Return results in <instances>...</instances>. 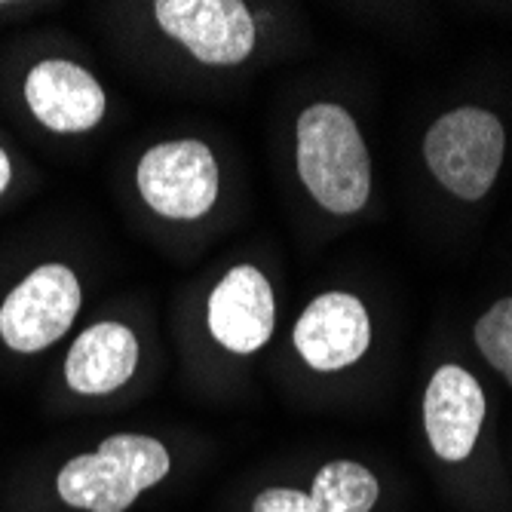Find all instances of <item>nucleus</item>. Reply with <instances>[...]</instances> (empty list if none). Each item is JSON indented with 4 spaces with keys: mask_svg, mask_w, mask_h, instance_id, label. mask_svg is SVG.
Instances as JSON below:
<instances>
[{
    "mask_svg": "<svg viewBox=\"0 0 512 512\" xmlns=\"http://www.w3.org/2000/svg\"><path fill=\"white\" fill-rule=\"evenodd\" d=\"M276 325V304L270 279L252 267L240 264L227 270V276L209 295V332L230 353L261 350Z\"/></svg>",
    "mask_w": 512,
    "mask_h": 512,
    "instance_id": "nucleus-8",
    "label": "nucleus"
},
{
    "mask_svg": "<svg viewBox=\"0 0 512 512\" xmlns=\"http://www.w3.org/2000/svg\"><path fill=\"white\" fill-rule=\"evenodd\" d=\"M172 460L154 436L117 433L96 451L71 457L59 479V497L86 512H126L142 491L163 482Z\"/></svg>",
    "mask_w": 512,
    "mask_h": 512,
    "instance_id": "nucleus-2",
    "label": "nucleus"
},
{
    "mask_svg": "<svg viewBox=\"0 0 512 512\" xmlns=\"http://www.w3.org/2000/svg\"><path fill=\"white\" fill-rule=\"evenodd\" d=\"M503 151V123L485 108H454L442 114L424 142L430 172L460 200H482L491 191Z\"/></svg>",
    "mask_w": 512,
    "mask_h": 512,
    "instance_id": "nucleus-3",
    "label": "nucleus"
},
{
    "mask_svg": "<svg viewBox=\"0 0 512 512\" xmlns=\"http://www.w3.org/2000/svg\"><path fill=\"white\" fill-rule=\"evenodd\" d=\"M252 512H316L310 494L292 488H267L255 497Z\"/></svg>",
    "mask_w": 512,
    "mask_h": 512,
    "instance_id": "nucleus-14",
    "label": "nucleus"
},
{
    "mask_svg": "<svg viewBox=\"0 0 512 512\" xmlns=\"http://www.w3.org/2000/svg\"><path fill=\"white\" fill-rule=\"evenodd\" d=\"M31 114L59 135L89 132L105 117V89L86 68L68 59H43L25 77Z\"/></svg>",
    "mask_w": 512,
    "mask_h": 512,
    "instance_id": "nucleus-9",
    "label": "nucleus"
},
{
    "mask_svg": "<svg viewBox=\"0 0 512 512\" xmlns=\"http://www.w3.org/2000/svg\"><path fill=\"white\" fill-rule=\"evenodd\" d=\"M10 175H13V166H10V157L0 151V194L7 191V184H10Z\"/></svg>",
    "mask_w": 512,
    "mask_h": 512,
    "instance_id": "nucleus-15",
    "label": "nucleus"
},
{
    "mask_svg": "<svg viewBox=\"0 0 512 512\" xmlns=\"http://www.w3.org/2000/svg\"><path fill=\"white\" fill-rule=\"evenodd\" d=\"M476 347L512 387V298H503L485 310L473 329Z\"/></svg>",
    "mask_w": 512,
    "mask_h": 512,
    "instance_id": "nucleus-13",
    "label": "nucleus"
},
{
    "mask_svg": "<svg viewBox=\"0 0 512 512\" xmlns=\"http://www.w3.org/2000/svg\"><path fill=\"white\" fill-rule=\"evenodd\" d=\"M378 479L353 460H332L313 476L310 500L316 512H371L378 503Z\"/></svg>",
    "mask_w": 512,
    "mask_h": 512,
    "instance_id": "nucleus-12",
    "label": "nucleus"
},
{
    "mask_svg": "<svg viewBox=\"0 0 512 512\" xmlns=\"http://www.w3.org/2000/svg\"><path fill=\"white\" fill-rule=\"evenodd\" d=\"M138 194L163 218L197 221L218 200V163L200 138L154 145L138 160Z\"/></svg>",
    "mask_w": 512,
    "mask_h": 512,
    "instance_id": "nucleus-4",
    "label": "nucleus"
},
{
    "mask_svg": "<svg viewBox=\"0 0 512 512\" xmlns=\"http://www.w3.org/2000/svg\"><path fill=\"white\" fill-rule=\"evenodd\" d=\"M298 172L310 197L335 215H353L368 203V148L341 105H310L298 117Z\"/></svg>",
    "mask_w": 512,
    "mask_h": 512,
    "instance_id": "nucleus-1",
    "label": "nucleus"
},
{
    "mask_svg": "<svg viewBox=\"0 0 512 512\" xmlns=\"http://www.w3.org/2000/svg\"><path fill=\"white\" fill-rule=\"evenodd\" d=\"M80 310V279L65 264L31 270L0 304V338L16 353L53 347Z\"/></svg>",
    "mask_w": 512,
    "mask_h": 512,
    "instance_id": "nucleus-5",
    "label": "nucleus"
},
{
    "mask_svg": "<svg viewBox=\"0 0 512 512\" xmlns=\"http://www.w3.org/2000/svg\"><path fill=\"white\" fill-rule=\"evenodd\" d=\"M154 16L203 65H240L255 50V19L240 0H157Z\"/></svg>",
    "mask_w": 512,
    "mask_h": 512,
    "instance_id": "nucleus-6",
    "label": "nucleus"
},
{
    "mask_svg": "<svg viewBox=\"0 0 512 512\" xmlns=\"http://www.w3.org/2000/svg\"><path fill=\"white\" fill-rule=\"evenodd\" d=\"M295 350L316 371H341L359 362L371 344L368 310L356 295L325 292L307 304L292 329Z\"/></svg>",
    "mask_w": 512,
    "mask_h": 512,
    "instance_id": "nucleus-7",
    "label": "nucleus"
},
{
    "mask_svg": "<svg viewBox=\"0 0 512 512\" xmlns=\"http://www.w3.org/2000/svg\"><path fill=\"white\" fill-rule=\"evenodd\" d=\"M485 390L460 365H442L424 396V427L433 451L448 460H467L485 424Z\"/></svg>",
    "mask_w": 512,
    "mask_h": 512,
    "instance_id": "nucleus-10",
    "label": "nucleus"
},
{
    "mask_svg": "<svg viewBox=\"0 0 512 512\" xmlns=\"http://www.w3.org/2000/svg\"><path fill=\"white\" fill-rule=\"evenodd\" d=\"M138 365V338L123 322H99L77 335L65 359V381L80 396L120 390Z\"/></svg>",
    "mask_w": 512,
    "mask_h": 512,
    "instance_id": "nucleus-11",
    "label": "nucleus"
}]
</instances>
